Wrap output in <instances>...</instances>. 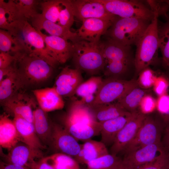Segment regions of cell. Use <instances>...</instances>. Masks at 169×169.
<instances>
[{
	"instance_id": "6da1fadb",
	"label": "cell",
	"mask_w": 169,
	"mask_h": 169,
	"mask_svg": "<svg viewBox=\"0 0 169 169\" xmlns=\"http://www.w3.org/2000/svg\"><path fill=\"white\" fill-rule=\"evenodd\" d=\"M100 44L104 61L103 72L107 78L120 79L132 69L135 70L131 46L124 45L107 38L101 41Z\"/></svg>"
},
{
	"instance_id": "7a4b0ae2",
	"label": "cell",
	"mask_w": 169,
	"mask_h": 169,
	"mask_svg": "<svg viewBox=\"0 0 169 169\" xmlns=\"http://www.w3.org/2000/svg\"><path fill=\"white\" fill-rule=\"evenodd\" d=\"M62 126L78 141H85L100 134V122L95 121L86 106L72 104Z\"/></svg>"
},
{
	"instance_id": "3957f363",
	"label": "cell",
	"mask_w": 169,
	"mask_h": 169,
	"mask_svg": "<svg viewBox=\"0 0 169 169\" xmlns=\"http://www.w3.org/2000/svg\"><path fill=\"white\" fill-rule=\"evenodd\" d=\"M155 16L146 31L136 45L134 57L135 71L133 79H136L140 73L150 65L158 64L159 48L158 35V13L154 12Z\"/></svg>"
},
{
	"instance_id": "277c9868",
	"label": "cell",
	"mask_w": 169,
	"mask_h": 169,
	"mask_svg": "<svg viewBox=\"0 0 169 169\" xmlns=\"http://www.w3.org/2000/svg\"><path fill=\"white\" fill-rule=\"evenodd\" d=\"M72 43L75 68L91 74L103 72L104 61L100 40L93 43L78 38Z\"/></svg>"
},
{
	"instance_id": "5b68a950",
	"label": "cell",
	"mask_w": 169,
	"mask_h": 169,
	"mask_svg": "<svg viewBox=\"0 0 169 169\" xmlns=\"http://www.w3.org/2000/svg\"><path fill=\"white\" fill-rule=\"evenodd\" d=\"M151 21L134 18L117 17L104 35L122 45H136Z\"/></svg>"
},
{
	"instance_id": "8992f818",
	"label": "cell",
	"mask_w": 169,
	"mask_h": 169,
	"mask_svg": "<svg viewBox=\"0 0 169 169\" xmlns=\"http://www.w3.org/2000/svg\"><path fill=\"white\" fill-rule=\"evenodd\" d=\"M15 65L24 85L46 80L53 71V67L46 61L31 54H24L15 62Z\"/></svg>"
},
{
	"instance_id": "52a82bcc",
	"label": "cell",
	"mask_w": 169,
	"mask_h": 169,
	"mask_svg": "<svg viewBox=\"0 0 169 169\" xmlns=\"http://www.w3.org/2000/svg\"><path fill=\"white\" fill-rule=\"evenodd\" d=\"M166 127L159 113L155 116L151 113L146 115L135 138L123 152L126 154L142 147L161 142V136Z\"/></svg>"
},
{
	"instance_id": "ba28073f",
	"label": "cell",
	"mask_w": 169,
	"mask_h": 169,
	"mask_svg": "<svg viewBox=\"0 0 169 169\" xmlns=\"http://www.w3.org/2000/svg\"><path fill=\"white\" fill-rule=\"evenodd\" d=\"M109 13L121 18H134L151 21L155 13L147 3L137 0H99Z\"/></svg>"
},
{
	"instance_id": "9c48e42d",
	"label": "cell",
	"mask_w": 169,
	"mask_h": 169,
	"mask_svg": "<svg viewBox=\"0 0 169 169\" xmlns=\"http://www.w3.org/2000/svg\"><path fill=\"white\" fill-rule=\"evenodd\" d=\"M137 86V79L107 78L103 80L101 86L94 101L86 106L113 103Z\"/></svg>"
},
{
	"instance_id": "30bf717a",
	"label": "cell",
	"mask_w": 169,
	"mask_h": 169,
	"mask_svg": "<svg viewBox=\"0 0 169 169\" xmlns=\"http://www.w3.org/2000/svg\"><path fill=\"white\" fill-rule=\"evenodd\" d=\"M75 17L82 21L99 18L113 22L117 16L109 13L99 0H71Z\"/></svg>"
},
{
	"instance_id": "8fae6325",
	"label": "cell",
	"mask_w": 169,
	"mask_h": 169,
	"mask_svg": "<svg viewBox=\"0 0 169 169\" xmlns=\"http://www.w3.org/2000/svg\"><path fill=\"white\" fill-rule=\"evenodd\" d=\"M165 150L161 142L149 145L126 154L122 163L127 169H138L157 158Z\"/></svg>"
},
{
	"instance_id": "7c38bea8",
	"label": "cell",
	"mask_w": 169,
	"mask_h": 169,
	"mask_svg": "<svg viewBox=\"0 0 169 169\" xmlns=\"http://www.w3.org/2000/svg\"><path fill=\"white\" fill-rule=\"evenodd\" d=\"M52 133L50 145L57 152L74 158L81 149V144L62 126L52 122Z\"/></svg>"
},
{
	"instance_id": "4fadbf2b",
	"label": "cell",
	"mask_w": 169,
	"mask_h": 169,
	"mask_svg": "<svg viewBox=\"0 0 169 169\" xmlns=\"http://www.w3.org/2000/svg\"><path fill=\"white\" fill-rule=\"evenodd\" d=\"M146 115L139 111L124 125L116 136L111 147V154L117 155L123 152L133 140Z\"/></svg>"
},
{
	"instance_id": "5bb4252c",
	"label": "cell",
	"mask_w": 169,
	"mask_h": 169,
	"mask_svg": "<svg viewBox=\"0 0 169 169\" xmlns=\"http://www.w3.org/2000/svg\"><path fill=\"white\" fill-rule=\"evenodd\" d=\"M34 102L28 95L18 91L2 104L8 114L21 117L33 123L32 107L35 106Z\"/></svg>"
},
{
	"instance_id": "9a60e30c",
	"label": "cell",
	"mask_w": 169,
	"mask_h": 169,
	"mask_svg": "<svg viewBox=\"0 0 169 169\" xmlns=\"http://www.w3.org/2000/svg\"><path fill=\"white\" fill-rule=\"evenodd\" d=\"M21 32L25 43L32 49L31 54L44 60L53 68L59 64L49 55L43 38L28 20L25 21Z\"/></svg>"
},
{
	"instance_id": "2e32d148",
	"label": "cell",
	"mask_w": 169,
	"mask_h": 169,
	"mask_svg": "<svg viewBox=\"0 0 169 169\" xmlns=\"http://www.w3.org/2000/svg\"><path fill=\"white\" fill-rule=\"evenodd\" d=\"M43 38L49 55L58 64L65 63L72 57L73 48L71 42L62 38L48 35L37 30Z\"/></svg>"
},
{
	"instance_id": "e0dca14e",
	"label": "cell",
	"mask_w": 169,
	"mask_h": 169,
	"mask_svg": "<svg viewBox=\"0 0 169 169\" xmlns=\"http://www.w3.org/2000/svg\"><path fill=\"white\" fill-rule=\"evenodd\" d=\"M81 27L75 32L79 38L96 43L100 41L112 25L113 21L99 18H89L83 20Z\"/></svg>"
},
{
	"instance_id": "ac0fdd59",
	"label": "cell",
	"mask_w": 169,
	"mask_h": 169,
	"mask_svg": "<svg viewBox=\"0 0 169 169\" xmlns=\"http://www.w3.org/2000/svg\"><path fill=\"white\" fill-rule=\"evenodd\" d=\"M83 81L80 70L66 67L58 76L54 87L62 96L71 97Z\"/></svg>"
},
{
	"instance_id": "d6986e66",
	"label": "cell",
	"mask_w": 169,
	"mask_h": 169,
	"mask_svg": "<svg viewBox=\"0 0 169 169\" xmlns=\"http://www.w3.org/2000/svg\"><path fill=\"white\" fill-rule=\"evenodd\" d=\"M103 80L100 76H94L82 83L70 97L73 102L85 106L91 104L98 93Z\"/></svg>"
},
{
	"instance_id": "ffe728a7",
	"label": "cell",
	"mask_w": 169,
	"mask_h": 169,
	"mask_svg": "<svg viewBox=\"0 0 169 169\" xmlns=\"http://www.w3.org/2000/svg\"><path fill=\"white\" fill-rule=\"evenodd\" d=\"M31 25L36 30L43 29L50 35L59 37L73 42L79 38L76 32L49 20L38 13L30 19Z\"/></svg>"
},
{
	"instance_id": "44dd1931",
	"label": "cell",
	"mask_w": 169,
	"mask_h": 169,
	"mask_svg": "<svg viewBox=\"0 0 169 169\" xmlns=\"http://www.w3.org/2000/svg\"><path fill=\"white\" fill-rule=\"evenodd\" d=\"M5 162L26 167L31 160L43 157L41 151L34 149L20 141L9 151L4 157Z\"/></svg>"
},
{
	"instance_id": "7402d4cb",
	"label": "cell",
	"mask_w": 169,
	"mask_h": 169,
	"mask_svg": "<svg viewBox=\"0 0 169 169\" xmlns=\"http://www.w3.org/2000/svg\"><path fill=\"white\" fill-rule=\"evenodd\" d=\"M33 92L39 107L46 112L62 109L64 106L62 96L54 87L36 89Z\"/></svg>"
},
{
	"instance_id": "603a6c76",
	"label": "cell",
	"mask_w": 169,
	"mask_h": 169,
	"mask_svg": "<svg viewBox=\"0 0 169 169\" xmlns=\"http://www.w3.org/2000/svg\"><path fill=\"white\" fill-rule=\"evenodd\" d=\"M137 112L100 122L101 127L100 141L106 146L112 145L120 130Z\"/></svg>"
},
{
	"instance_id": "cb8c5ba5",
	"label": "cell",
	"mask_w": 169,
	"mask_h": 169,
	"mask_svg": "<svg viewBox=\"0 0 169 169\" xmlns=\"http://www.w3.org/2000/svg\"><path fill=\"white\" fill-rule=\"evenodd\" d=\"M22 140L15 124L9 117L3 113L0 116V145L9 151Z\"/></svg>"
},
{
	"instance_id": "d4e9b609",
	"label": "cell",
	"mask_w": 169,
	"mask_h": 169,
	"mask_svg": "<svg viewBox=\"0 0 169 169\" xmlns=\"http://www.w3.org/2000/svg\"><path fill=\"white\" fill-rule=\"evenodd\" d=\"M13 117V120L22 142L37 150L41 151L45 148L37 136L33 123L19 116Z\"/></svg>"
},
{
	"instance_id": "484cf974",
	"label": "cell",
	"mask_w": 169,
	"mask_h": 169,
	"mask_svg": "<svg viewBox=\"0 0 169 169\" xmlns=\"http://www.w3.org/2000/svg\"><path fill=\"white\" fill-rule=\"evenodd\" d=\"M109 154L106 146L101 141L91 139L81 144V149L74 158L79 163L88 162Z\"/></svg>"
},
{
	"instance_id": "4316f807",
	"label": "cell",
	"mask_w": 169,
	"mask_h": 169,
	"mask_svg": "<svg viewBox=\"0 0 169 169\" xmlns=\"http://www.w3.org/2000/svg\"><path fill=\"white\" fill-rule=\"evenodd\" d=\"M87 106L94 120L99 122L132 113L125 110L116 102Z\"/></svg>"
},
{
	"instance_id": "83f0119b",
	"label": "cell",
	"mask_w": 169,
	"mask_h": 169,
	"mask_svg": "<svg viewBox=\"0 0 169 169\" xmlns=\"http://www.w3.org/2000/svg\"><path fill=\"white\" fill-rule=\"evenodd\" d=\"M33 123L37 136L44 145H50L52 122L49 121L46 112L39 107L33 110Z\"/></svg>"
},
{
	"instance_id": "f1b7e54d",
	"label": "cell",
	"mask_w": 169,
	"mask_h": 169,
	"mask_svg": "<svg viewBox=\"0 0 169 169\" xmlns=\"http://www.w3.org/2000/svg\"><path fill=\"white\" fill-rule=\"evenodd\" d=\"M24 85L16 67L0 81V100L1 103L10 98Z\"/></svg>"
},
{
	"instance_id": "f546056e",
	"label": "cell",
	"mask_w": 169,
	"mask_h": 169,
	"mask_svg": "<svg viewBox=\"0 0 169 169\" xmlns=\"http://www.w3.org/2000/svg\"><path fill=\"white\" fill-rule=\"evenodd\" d=\"M150 92L151 89H145L137 86L116 102L126 111L131 113L136 112L139 111V105L142 98Z\"/></svg>"
},
{
	"instance_id": "4dcf8cb0",
	"label": "cell",
	"mask_w": 169,
	"mask_h": 169,
	"mask_svg": "<svg viewBox=\"0 0 169 169\" xmlns=\"http://www.w3.org/2000/svg\"><path fill=\"white\" fill-rule=\"evenodd\" d=\"M166 19L165 23L160 25L158 23V35L162 65L166 71H169V16Z\"/></svg>"
},
{
	"instance_id": "1f68e13d",
	"label": "cell",
	"mask_w": 169,
	"mask_h": 169,
	"mask_svg": "<svg viewBox=\"0 0 169 169\" xmlns=\"http://www.w3.org/2000/svg\"><path fill=\"white\" fill-rule=\"evenodd\" d=\"M43 159L55 169H81L73 157L64 154L56 153Z\"/></svg>"
},
{
	"instance_id": "d6a6232c",
	"label": "cell",
	"mask_w": 169,
	"mask_h": 169,
	"mask_svg": "<svg viewBox=\"0 0 169 169\" xmlns=\"http://www.w3.org/2000/svg\"><path fill=\"white\" fill-rule=\"evenodd\" d=\"M62 0H48L40 1L41 15L45 19L55 23L58 22L62 8Z\"/></svg>"
},
{
	"instance_id": "836d02e7",
	"label": "cell",
	"mask_w": 169,
	"mask_h": 169,
	"mask_svg": "<svg viewBox=\"0 0 169 169\" xmlns=\"http://www.w3.org/2000/svg\"><path fill=\"white\" fill-rule=\"evenodd\" d=\"M122 161L117 155L109 153L88 162L87 169H116Z\"/></svg>"
},
{
	"instance_id": "e575fe53",
	"label": "cell",
	"mask_w": 169,
	"mask_h": 169,
	"mask_svg": "<svg viewBox=\"0 0 169 169\" xmlns=\"http://www.w3.org/2000/svg\"><path fill=\"white\" fill-rule=\"evenodd\" d=\"M61 10L57 23L70 29L74 21V15L71 0H62Z\"/></svg>"
},
{
	"instance_id": "d590c367",
	"label": "cell",
	"mask_w": 169,
	"mask_h": 169,
	"mask_svg": "<svg viewBox=\"0 0 169 169\" xmlns=\"http://www.w3.org/2000/svg\"><path fill=\"white\" fill-rule=\"evenodd\" d=\"M16 5L22 17L25 20L30 19L38 13L37 7L40 1L36 0H15Z\"/></svg>"
},
{
	"instance_id": "8d00e7d4",
	"label": "cell",
	"mask_w": 169,
	"mask_h": 169,
	"mask_svg": "<svg viewBox=\"0 0 169 169\" xmlns=\"http://www.w3.org/2000/svg\"><path fill=\"white\" fill-rule=\"evenodd\" d=\"M8 8L7 3L3 0H0V29L8 31L14 37H19L21 32L8 21L6 16L7 13Z\"/></svg>"
},
{
	"instance_id": "74e56055",
	"label": "cell",
	"mask_w": 169,
	"mask_h": 169,
	"mask_svg": "<svg viewBox=\"0 0 169 169\" xmlns=\"http://www.w3.org/2000/svg\"><path fill=\"white\" fill-rule=\"evenodd\" d=\"M156 72L148 67L143 69L137 79L138 86L145 89L153 87L157 77Z\"/></svg>"
},
{
	"instance_id": "f35d334b",
	"label": "cell",
	"mask_w": 169,
	"mask_h": 169,
	"mask_svg": "<svg viewBox=\"0 0 169 169\" xmlns=\"http://www.w3.org/2000/svg\"><path fill=\"white\" fill-rule=\"evenodd\" d=\"M138 169H169V151H164L157 158Z\"/></svg>"
},
{
	"instance_id": "ab89813d",
	"label": "cell",
	"mask_w": 169,
	"mask_h": 169,
	"mask_svg": "<svg viewBox=\"0 0 169 169\" xmlns=\"http://www.w3.org/2000/svg\"><path fill=\"white\" fill-rule=\"evenodd\" d=\"M157 77L153 86V90L158 97L167 94L169 87V71Z\"/></svg>"
},
{
	"instance_id": "60d3db41",
	"label": "cell",
	"mask_w": 169,
	"mask_h": 169,
	"mask_svg": "<svg viewBox=\"0 0 169 169\" xmlns=\"http://www.w3.org/2000/svg\"><path fill=\"white\" fill-rule=\"evenodd\" d=\"M156 109L163 118L166 126H169V95L158 97Z\"/></svg>"
},
{
	"instance_id": "b9f144b4",
	"label": "cell",
	"mask_w": 169,
	"mask_h": 169,
	"mask_svg": "<svg viewBox=\"0 0 169 169\" xmlns=\"http://www.w3.org/2000/svg\"><path fill=\"white\" fill-rule=\"evenodd\" d=\"M157 100L150 94L145 95L142 99L139 106V111L146 115L152 112L156 109Z\"/></svg>"
},
{
	"instance_id": "7bdbcfd3",
	"label": "cell",
	"mask_w": 169,
	"mask_h": 169,
	"mask_svg": "<svg viewBox=\"0 0 169 169\" xmlns=\"http://www.w3.org/2000/svg\"><path fill=\"white\" fill-rule=\"evenodd\" d=\"M25 54H12L9 52H0V69L4 68L12 65Z\"/></svg>"
},
{
	"instance_id": "ee69618b",
	"label": "cell",
	"mask_w": 169,
	"mask_h": 169,
	"mask_svg": "<svg viewBox=\"0 0 169 169\" xmlns=\"http://www.w3.org/2000/svg\"><path fill=\"white\" fill-rule=\"evenodd\" d=\"M43 158L39 160H31L27 164L26 167L29 169H55Z\"/></svg>"
},
{
	"instance_id": "f6af8a7d",
	"label": "cell",
	"mask_w": 169,
	"mask_h": 169,
	"mask_svg": "<svg viewBox=\"0 0 169 169\" xmlns=\"http://www.w3.org/2000/svg\"><path fill=\"white\" fill-rule=\"evenodd\" d=\"M0 169H29L28 167L17 165L0 161Z\"/></svg>"
},
{
	"instance_id": "bcb514c9",
	"label": "cell",
	"mask_w": 169,
	"mask_h": 169,
	"mask_svg": "<svg viewBox=\"0 0 169 169\" xmlns=\"http://www.w3.org/2000/svg\"><path fill=\"white\" fill-rule=\"evenodd\" d=\"M161 142L165 149L169 151V126H166L165 129Z\"/></svg>"
},
{
	"instance_id": "7dc6e473",
	"label": "cell",
	"mask_w": 169,
	"mask_h": 169,
	"mask_svg": "<svg viewBox=\"0 0 169 169\" xmlns=\"http://www.w3.org/2000/svg\"><path fill=\"white\" fill-rule=\"evenodd\" d=\"M15 68L14 63L13 65L12 64L6 68L0 69V81L14 70Z\"/></svg>"
},
{
	"instance_id": "c3c4849f",
	"label": "cell",
	"mask_w": 169,
	"mask_h": 169,
	"mask_svg": "<svg viewBox=\"0 0 169 169\" xmlns=\"http://www.w3.org/2000/svg\"><path fill=\"white\" fill-rule=\"evenodd\" d=\"M116 169H127L125 166L123 165L122 161L119 166Z\"/></svg>"
}]
</instances>
